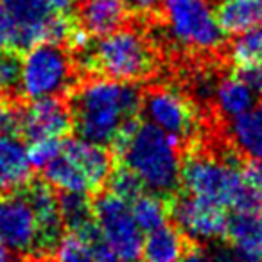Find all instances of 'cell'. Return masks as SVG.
<instances>
[{
    "label": "cell",
    "mask_w": 262,
    "mask_h": 262,
    "mask_svg": "<svg viewBox=\"0 0 262 262\" xmlns=\"http://www.w3.org/2000/svg\"><path fill=\"white\" fill-rule=\"evenodd\" d=\"M142 90L127 81L95 77L79 84L69 101L72 129L97 146H112L119 131L142 110Z\"/></svg>",
    "instance_id": "6da1fadb"
},
{
    "label": "cell",
    "mask_w": 262,
    "mask_h": 262,
    "mask_svg": "<svg viewBox=\"0 0 262 262\" xmlns=\"http://www.w3.org/2000/svg\"><path fill=\"white\" fill-rule=\"evenodd\" d=\"M180 144L151 122L133 119L119 131L112 149L120 164L135 172L146 190L171 198L182 185Z\"/></svg>",
    "instance_id": "7a4b0ae2"
},
{
    "label": "cell",
    "mask_w": 262,
    "mask_h": 262,
    "mask_svg": "<svg viewBox=\"0 0 262 262\" xmlns=\"http://www.w3.org/2000/svg\"><path fill=\"white\" fill-rule=\"evenodd\" d=\"M180 182L187 194L223 208H262V198L246 182L243 164L228 155L194 151L182 162Z\"/></svg>",
    "instance_id": "3957f363"
},
{
    "label": "cell",
    "mask_w": 262,
    "mask_h": 262,
    "mask_svg": "<svg viewBox=\"0 0 262 262\" xmlns=\"http://www.w3.org/2000/svg\"><path fill=\"white\" fill-rule=\"evenodd\" d=\"M81 65L115 81H140L157 70V51L135 27H120L79 49Z\"/></svg>",
    "instance_id": "277c9868"
},
{
    "label": "cell",
    "mask_w": 262,
    "mask_h": 262,
    "mask_svg": "<svg viewBox=\"0 0 262 262\" xmlns=\"http://www.w3.org/2000/svg\"><path fill=\"white\" fill-rule=\"evenodd\" d=\"M74 63L69 51L58 43H38L20 61L18 90L26 99L59 97L74 84Z\"/></svg>",
    "instance_id": "5b68a950"
},
{
    "label": "cell",
    "mask_w": 262,
    "mask_h": 262,
    "mask_svg": "<svg viewBox=\"0 0 262 262\" xmlns=\"http://www.w3.org/2000/svg\"><path fill=\"white\" fill-rule=\"evenodd\" d=\"M164 15L171 36L185 49L214 52L225 43V31L208 0H165Z\"/></svg>",
    "instance_id": "8992f818"
},
{
    "label": "cell",
    "mask_w": 262,
    "mask_h": 262,
    "mask_svg": "<svg viewBox=\"0 0 262 262\" xmlns=\"http://www.w3.org/2000/svg\"><path fill=\"white\" fill-rule=\"evenodd\" d=\"M94 219L101 237L119 255L122 262H139L142 257V230L131 214L127 201L120 200L113 192H102L92 201Z\"/></svg>",
    "instance_id": "52a82bcc"
},
{
    "label": "cell",
    "mask_w": 262,
    "mask_h": 262,
    "mask_svg": "<svg viewBox=\"0 0 262 262\" xmlns=\"http://www.w3.org/2000/svg\"><path fill=\"white\" fill-rule=\"evenodd\" d=\"M147 122L183 144L200 129V113L190 99L171 86L151 88L142 95V110Z\"/></svg>",
    "instance_id": "ba28073f"
},
{
    "label": "cell",
    "mask_w": 262,
    "mask_h": 262,
    "mask_svg": "<svg viewBox=\"0 0 262 262\" xmlns=\"http://www.w3.org/2000/svg\"><path fill=\"white\" fill-rule=\"evenodd\" d=\"M0 244L16 255H41L36 215L22 190L0 194Z\"/></svg>",
    "instance_id": "9c48e42d"
},
{
    "label": "cell",
    "mask_w": 262,
    "mask_h": 262,
    "mask_svg": "<svg viewBox=\"0 0 262 262\" xmlns=\"http://www.w3.org/2000/svg\"><path fill=\"white\" fill-rule=\"evenodd\" d=\"M171 200L169 214L174 217L176 228L183 235L192 241H203V243L225 237L228 215L223 207L194 198L187 192Z\"/></svg>",
    "instance_id": "30bf717a"
},
{
    "label": "cell",
    "mask_w": 262,
    "mask_h": 262,
    "mask_svg": "<svg viewBox=\"0 0 262 262\" xmlns=\"http://www.w3.org/2000/svg\"><path fill=\"white\" fill-rule=\"evenodd\" d=\"M72 129L70 104L59 97L34 99L24 110L22 135L29 142L43 139H63Z\"/></svg>",
    "instance_id": "8fae6325"
},
{
    "label": "cell",
    "mask_w": 262,
    "mask_h": 262,
    "mask_svg": "<svg viewBox=\"0 0 262 262\" xmlns=\"http://www.w3.org/2000/svg\"><path fill=\"white\" fill-rule=\"evenodd\" d=\"M225 237L232 262H262V208L233 210Z\"/></svg>",
    "instance_id": "7c38bea8"
},
{
    "label": "cell",
    "mask_w": 262,
    "mask_h": 262,
    "mask_svg": "<svg viewBox=\"0 0 262 262\" xmlns=\"http://www.w3.org/2000/svg\"><path fill=\"white\" fill-rule=\"evenodd\" d=\"M20 190L27 198L34 215H36L38 230H40L41 255L51 253L54 250L56 243L59 241V237H61L63 228L54 187L49 185L45 180H31Z\"/></svg>",
    "instance_id": "4fadbf2b"
},
{
    "label": "cell",
    "mask_w": 262,
    "mask_h": 262,
    "mask_svg": "<svg viewBox=\"0 0 262 262\" xmlns=\"http://www.w3.org/2000/svg\"><path fill=\"white\" fill-rule=\"evenodd\" d=\"M61 151L79 167L90 183L92 192H97L113 171V160L104 146H97L83 139L61 140Z\"/></svg>",
    "instance_id": "5bb4252c"
},
{
    "label": "cell",
    "mask_w": 262,
    "mask_h": 262,
    "mask_svg": "<svg viewBox=\"0 0 262 262\" xmlns=\"http://www.w3.org/2000/svg\"><path fill=\"white\" fill-rule=\"evenodd\" d=\"M27 146L13 135H0V194L15 192L31 182Z\"/></svg>",
    "instance_id": "9a60e30c"
},
{
    "label": "cell",
    "mask_w": 262,
    "mask_h": 262,
    "mask_svg": "<svg viewBox=\"0 0 262 262\" xmlns=\"http://www.w3.org/2000/svg\"><path fill=\"white\" fill-rule=\"evenodd\" d=\"M127 20V6L122 0H81V29L92 36H106L124 27Z\"/></svg>",
    "instance_id": "2e32d148"
},
{
    "label": "cell",
    "mask_w": 262,
    "mask_h": 262,
    "mask_svg": "<svg viewBox=\"0 0 262 262\" xmlns=\"http://www.w3.org/2000/svg\"><path fill=\"white\" fill-rule=\"evenodd\" d=\"M228 133L239 153L253 162H262V102L235 117Z\"/></svg>",
    "instance_id": "e0dca14e"
},
{
    "label": "cell",
    "mask_w": 262,
    "mask_h": 262,
    "mask_svg": "<svg viewBox=\"0 0 262 262\" xmlns=\"http://www.w3.org/2000/svg\"><path fill=\"white\" fill-rule=\"evenodd\" d=\"M215 16L225 34H241L262 26V0H221Z\"/></svg>",
    "instance_id": "ac0fdd59"
},
{
    "label": "cell",
    "mask_w": 262,
    "mask_h": 262,
    "mask_svg": "<svg viewBox=\"0 0 262 262\" xmlns=\"http://www.w3.org/2000/svg\"><path fill=\"white\" fill-rule=\"evenodd\" d=\"M255 99L257 94L239 74L223 77L215 86V108L225 119L233 120L243 115L255 104Z\"/></svg>",
    "instance_id": "d6986e66"
},
{
    "label": "cell",
    "mask_w": 262,
    "mask_h": 262,
    "mask_svg": "<svg viewBox=\"0 0 262 262\" xmlns=\"http://www.w3.org/2000/svg\"><path fill=\"white\" fill-rule=\"evenodd\" d=\"M183 253V233L167 223L147 232L142 244V257L146 262H180Z\"/></svg>",
    "instance_id": "ffe728a7"
},
{
    "label": "cell",
    "mask_w": 262,
    "mask_h": 262,
    "mask_svg": "<svg viewBox=\"0 0 262 262\" xmlns=\"http://www.w3.org/2000/svg\"><path fill=\"white\" fill-rule=\"evenodd\" d=\"M41 171H43L45 182L61 192H92L88 180L63 151H59Z\"/></svg>",
    "instance_id": "44dd1931"
},
{
    "label": "cell",
    "mask_w": 262,
    "mask_h": 262,
    "mask_svg": "<svg viewBox=\"0 0 262 262\" xmlns=\"http://www.w3.org/2000/svg\"><path fill=\"white\" fill-rule=\"evenodd\" d=\"M165 200H169V198L149 192V190H144L139 198H135L129 203L131 214H133L137 225H139V228L142 232L147 233L167 223L169 203Z\"/></svg>",
    "instance_id": "7402d4cb"
},
{
    "label": "cell",
    "mask_w": 262,
    "mask_h": 262,
    "mask_svg": "<svg viewBox=\"0 0 262 262\" xmlns=\"http://www.w3.org/2000/svg\"><path fill=\"white\" fill-rule=\"evenodd\" d=\"M58 205L61 223L69 228V232H81L95 223L92 201L86 194L61 192L58 196Z\"/></svg>",
    "instance_id": "603a6c76"
},
{
    "label": "cell",
    "mask_w": 262,
    "mask_h": 262,
    "mask_svg": "<svg viewBox=\"0 0 262 262\" xmlns=\"http://www.w3.org/2000/svg\"><path fill=\"white\" fill-rule=\"evenodd\" d=\"M230 58L237 70L262 65V26L241 33L230 45Z\"/></svg>",
    "instance_id": "cb8c5ba5"
},
{
    "label": "cell",
    "mask_w": 262,
    "mask_h": 262,
    "mask_svg": "<svg viewBox=\"0 0 262 262\" xmlns=\"http://www.w3.org/2000/svg\"><path fill=\"white\" fill-rule=\"evenodd\" d=\"M101 235V232L94 237H84L81 233L69 232L59 237L54 246V262H95L94 260V241Z\"/></svg>",
    "instance_id": "d4e9b609"
},
{
    "label": "cell",
    "mask_w": 262,
    "mask_h": 262,
    "mask_svg": "<svg viewBox=\"0 0 262 262\" xmlns=\"http://www.w3.org/2000/svg\"><path fill=\"white\" fill-rule=\"evenodd\" d=\"M106 183L110 185V192H113L120 200L127 201V203H131L135 198H139L146 190V187L140 182L139 176L122 164L113 169Z\"/></svg>",
    "instance_id": "484cf974"
},
{
    "label": "cell",
    "mask_w": 262,
    "mask_h": 262,
    "mask_svg": "<svg viewBox=\"0 0 262 262\" xmlns=\"http://www.w3.org/2000/svg\"><path fill=\"white\" fill-rule=\"evenodd\" d=\"M24 106L16 101H0V135H20L24 126Z\"/></svg>",
    "instance_id": "4316f807"
},
{
    "label": "cell",
    "mask_w": 262,
    "mask_h": 262,
    "mask_svg": "<svg viewBox=\"0 0 262 262\" xmlns=\"http://www.w3.org/2000/svg\"><path fill=\"white\" fill-rule=\"evenodd\" d=\"M61 151V139H43L29 142L27 146V157L33 167L43 169L56 155Z\"/></svg>",
    "instance_id": "83f0119b"
},
{
    "label": "cell",
    "mask_w": 262,
    "mask_h": 262,
    "mask_svg": "<svg viewBox=\"0 0 262 262\" xmlns=\"http://www.w3.org/2000/svg\"><path fill=\"white\" fill-rule=\"evenodd\" d=\"M180 262H232L228 257V250H214V248L192 246L185 250Z\"/></svg>",
    "instance_id": "f1b7e54d"
},
{
    "label": "cell",
    "mask_w": 262,
    "mask_h": 262,
    "mask_svg": "<svg viewBox=\"0 0 262 262\" xmlns=\"http://www.w3.org/2000/svg\"><path fill=\"white\" fill-rule=\"evenodd\" d=\"M13 40V20L6 13V9L0 6V52L11 51Z\"/></svg>",
    "instance_id": "f546056e"
},
{
    "label": "cell",
    "mask_w": 262,
    "mask_h": 262,
    "mask_svg": "<svg viewBox=\"0 0 262 262\" xmlns=\"http://www.w3.org/2000/svg\"><path fill=\"white\" fill-rule=\"evenodd\" d=\"M94 260L95 262H122L119 255L106 244V241L101 235L94 241Z\"/></svg>",
    "instance_id": "4dcf8cb0"
},
{
    "label": "cell",
    "mask_w": 262,
    "mask_h": 262,
    "mask_svg": "<svg viewBox=\"0 0 262 262\" xmlns=\"http://www.w3.org/2000/svg\"><path fill=\"white\" fill-rule=\"evenodd\" d=\"M239 74L251 88L255 94H262V65L248 67V69H239Z\"/></svg>",
    "instance_id": "1f68e13d"
},
{
    "label": "cell",
    "mask_w": 262,
    "mask_h": 262,
    "mask_svg": "<svg viewBox=\"0 0 262 262\" xmlns=\"http://www.w3.org/2000/svg\"><path fill=\"white\" fill-rule=\"evenodd\" d=\"M127 9H133L137 13H151L158 6L160 0H122Z\"/></svg>",
    "instance_id": "d6a6232c"
},
{
    "label": "cell",
    "mask_w": 262,
    "mask_h": 262,
    "mask_svg": "<svg viewBox=\"0 0 262 262\" xmlns=\"http://www.w3.org/2000/svg\"><path fill=\"white\" fill-rule=\"evenodd\" d=\"M0 262H13V253L4 244H0Z\"/></svg>",
    "instance_id": "836d02e7"
},
{
    "label": "cell",
    "mask_w": 262,
    "mask_h": 262,
    "mask_svg": "<svg viewBox=\"0 0 262 262\" xmlns=\"http://www.w3.org/2000/svg\"><path fill=\"white\" fill-rule=\"evenodd\" d=\"M6 92H8V90L2 86V83H0V101H4V94H6Z\"/></svg>",
    "instance_id": "e575fe53"
},
{
    "label": "cell",
    "mask_w": 262,
    "mask_h": 262,
    "mask_svg": "<svg viewBox=\"0 0 262 262\" xmlns=\"http://www.w3.org/2000/svg\"><path fill=\"white\" fill-rule=\"evenodd\" d=\"M40 262H41V260H40Z\"/></svg>",
    "instance_id": "d590c367"
}]
</instances>
